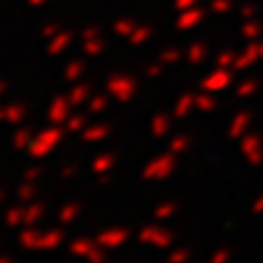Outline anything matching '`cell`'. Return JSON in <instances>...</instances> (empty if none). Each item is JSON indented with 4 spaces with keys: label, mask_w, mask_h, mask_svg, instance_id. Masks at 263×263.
Wrapping results in <instances>:
<instances>
[{
    "label": "cell",
    "mask_w": 263,
    "mask_h": 263,
    "mask_svg": "<svg viewBox=\"0 0 263 263\" xmlns=\"http://www.w3.org/2000/svg\"><path fill=\"white\" fill-rule=\"evenodd\" d=\"M203 19V12H189V14H184V16H179V28H194L198 21Z\"/></svg>",
    "instance_id": "34"
},
{
    "label": "cell",
    "mask_w": 263,
    "mask_h": 263,
    "mask_svg": "<svg viewBox=\"0 0 263 263\" xmlns=\"http://www.w3.org/2000/svg\"><path fill=\"white\" fill-rule=\"evenodd\" d=\"M26 119V107L21 103H5L0 105V124L19 126Z\"/></svg>",
    "instance_id": "12"
},
{
    "label": "cell",
    "mask_w": 263,
    "mask_h": 263,
    "mask_svg": "<svg viewBox=\"0 0 263 263\" xmlns=\"http://www.w3.org/2000/svg\"><path fill=\"white\" fill-rule=\"evenodd\" d=\"M163 68H165V65L161 63V61H156L154 65H149V68H147V77H149V80H156V77H161Z\"/></svg>",
    "instance_id": "42"
},
{
    "label": "cell",
    "mask_w": 263,
    "mask_h": 263,
    "mask_svg": "<svg viewBox=\"0 0 263 263\" xmlns=\"http://www.w3.org/2000/svg\"><path fill=\"white\" fill-rule=\"evenodd\" d=\"M117 165V154L112 152H105V154H98L93 161H91V173L103 177V175H109Z\"/></svg>",
    "instance_id": "15"
},
{
    "label": "cell",
    "mask_w": 263,
    "mask_h": 263,
    "mask_svg": "<svg viewBox=\"0 0 263 263\" xmlns=\"http://www.w3.org/2000/svg\"><path fill=\"white\" fill-rule=\"evenodd\" d=\"M84 70H86V65H84V61H82V59L70 61V63L65 65V70H63L65 82H77L82 74H84Z\"/></svg>",
    "instance_id": "25"
},
{
    "label": "cell",
    "mask_w": 263,
    "mask_h": 263,
    "mask_svg": "<svg viewBox=\"0 0 263 263\" xmlns=\"http://www.w3.org/2000/svg\"><path fill=\"white\" fill-rule=\"evenodd\" d=\"M196 109V96L194 93H184L175 100V107H173V117L175 119H186Z\"/></svg>",
    "instance_id": "16"
},
{
    "label": "cell",
    "mask_w": 263,
    "mask_h": 263,
    "mask_svg": "<svg viewBox=\"0 0 263 263\" xmlns=\"http://www.w3.org/2000/svg\"><path fill=\"white\" fill-rule=\"evenodd\" d=\"M175 168H177V156L173 152H165V154L154 156L149 163H144L142 179L144 182H163L175 173Z\"/></svg>",
    "instance_id": "3"
},
{
    "label": "cell",
    "mask_w": 263,
    "mask_h": 263,
    "mask_svg": "<svg viewBox=\"0 0 263 263\" xmlns=\"http://www.w3.org/2000/svg\"><path fill=\"white\" fill-rule=\"evenodd\" d=\"M91 96H93V89H91V84H86V82H77V84L70 89L68 98H70V103H72V107H80V105L89 103Z\"/></svg>",
    "instance_id": "18"
},
{
    "label": "cell",
    "mask_w": 263,
    "mask_h": 263,
    "mask_svg": "<svg viewBox=\"0 0 263 263\" xmlns=\"http://www.w3.org/2000/svg\"><path fill=\"white\" fill-rule=\"evenodd\" d=\"M115 30H117L119 35H130L135 28H133V24H128V21H119V24L115 26Z\"/></svg>",
    "instance_id": "43"
},
{
    "label": "cell",
    "mask_w": 263,
    "mask_h": 263,
    "mask_svg": "<svg viewBox=\"0 0 263 263\" xmlns=\"http://www.w3.org/2000/svg\"><path fill=\"white\" fill-rule=\"evenodd\" d=\"M70 42H72V35H70V33H59V37H56V40L49 45V54L56 56V54H61V51H65Z\"/></svg>",
    "instance_id": "33"
},
{
    "label": "cell",
    "mask_w": 263,
    "mask_h": 263,
    "mask_svg": "<svg viewBox=\"0 0 263 263\" xmlns=\"http://www.w3.org/2000/svg\"><path fill=\"white\" fill-rule=\"evenodd\" d=\"M65 242L63 229H47L40 231L37 226H24L19 233V245L24 249H35V252H51L59 249Z\"/></svg>",
    "instance_id": "1"
},
{
    "label": "cell",
    "mask_w": 263,
    "mask_h": 263,
    "mask_svg": "<svg viewBox=\"0 0 263 263\" xmlns=\"http://www.w3.org/2000/svg\"><path fill=\"white\" fill-rule=\"evenodd\" d=\"M252 214H263V194L252 203Z\"/></svg>",
    "instance_id": "45"
},
{
    "label": "cell",
    "mask_w": 263,
    "mask_h": 263,
    "mask_svg": "<svg viewBox=\"0 0 263 263\" xmlns=\"http://www.w3.org/2000/svg\"><path fill=\"white\" fill-rule=\"evenodd\" d=\"M77 173H80V165H77V163H68V165H63V168H61V177H63V179H72Z\"/></svg>",
    "instance_id": "41"
},
{
    "label": "cell",
    "mask_w": 263,
    "mask_h": 263,
    "mask_svg": "<svg viewBox=\"0 0 263 263\" xmlns=\"http://www.w3.org/2000/svg\"><path fill=\"white\" fill-rule=\"evenodd\" d=\"M149 35H152V30H149L147 26H142V28H135L133 33H130V45H144V40H147Z\"/></svg>",
    "instance_id": "37"
},
{
    "label": "cell",
    "mask_w": 263,
    "mask_h": 263,
    "mask_svg": "<svg viewBox=\"0 0 263 263\" xmlns=\"http://www.w3.org/2000/svg\"><path fill=\"white\" fill-rule=\"evenodd\" d=\"M70 254L72 256L86 258L89 263H105V249L91 238H77L70 242Z\"/></svg>",
    "instance_id": "6"
},
{
    "label": "cell",
    "mask_w": 263,
    "mask_h": 263,
    "mask_svg": "<svg viewBox=\"0 0 263 263\" xmlns=\"http://www.w3.org/2000/svg\"><path fill=\"white\" fill-rule=\"evenodd\" d=\"M231 261V249L229 247H219L217 252L212 254V258H210V263H229Z\"/></svg>",
    "instance_id": "38"
},
{
    "label": "cell",
    "mask_w": 263,
    "mask_h": 263,
    "mask_svg": "<svg viewBox=\"0 0 263 263\" xmlns=\"http://www.w3.org/2000/svg\"><path fill=\"white\" fill-rule=\"evenodd\" d=\"M130 240V231L124 226H117V229H105L96 235V242L107 252V249H121L126 242Z\"/></svg>",
    "instance_id": "8"
},
{
    "label": "cell",
    "mask_w": 263,
    "mask_h": 263,
    "mask_svg": "<svg viewBox=\"0 0 263 263\" xmlns=\"http://www.w3.org/2000/svg\"><path fill=\"white\" fill-rule=\"evenodd\" d=\"M0 263H12V261H10L7 256H0Z\"/></svg>",
    "instance_id": "47"
},
{
    "label": "cell",
    "mask_w": 263,
    "mask_h": 263,
    "mask_svg": "<svg viewBox=\"0 0 263 263\" xmlns=\"http://www.w3.org/2000/svg\"><path fill=\"white\" fill-rule=\"evenodd\" d=\"M175 214H177V203H173V200L159 203L154 208V219H156V221H165V219L175 217Z\"/></svg>",
    "instance_id": "26"
},
{
    "label": "cell",
    "mask_w": 263,
    "mask_h": 263,
    "mask_svg": "<svg viewBox=\"0 0 263 263\" xmlns=\"http://www.w3.org/2000/svg\"><path fill=\"white\" fill-rule=\"evenodd\" d=\"M109 133H112V126L105 124V121H98V124H89L80 135H82L84 142L93 144V142H103V140H107Z\"/></svg>",
    "instance_id": "14"
},
{
    "label": "cell",
    "mask_w": 263,
    "mask_h": 263,
    "mask_svg": "<svg viewBox=\"0 0 263 263\" xmlns=\"http://www.w3.org/2000/svg\"><path fill=\"white\" fill-rule=\"evenodd\" d=\"M82 214V205L80 203H65L63 208H59L56 219H59L61 226H70L72 221H77V217Z\"/></svg>",
    "instance_id": "19"
},
{
    "label": "cell",
    "mask_w": 263,
    "mask_h": 263,
    "mask_svg": "<svg viewBox=\"0 0 263 263\" xmlns=\"http://www.w3.org/2000/svg\"><path fill=\"white\" fill-rule=\"evenodd\" d=\"M217 107V98H214V93H210V91H203V93L196 96V109L198 112H212V109Z\"/></svg>",
    "instance_id": "28"
},
{
    "label": "cell",
    "mask_w": 263,
    "mask_h": 263,
    "mask_svg": "<svg viewBox=\"0 0 263 263\" xmlns=\"http://www.w3.org/2000/svg\"><path fill=\"white\" fill-rule=\"evenodd\" d=\"M191 256H194V252L189 247H175L168 254V263H189Z\"/></svg>",
    "instance_id": "32"
},
{
    "label": "cell",
    "mask_w": 263,
    "mask_h": 263,
    "mask_svg": "<svg viewBox=\"0 0 263 263\" xmlns=\"http://www.w3.org/2000/svg\"><path fill=\"white\" fill-rule=\"evenodd\" d=\"M65 128L61 124H51L47 126L45 130H40L37 135H33V142H30V147L26 149L30 154V159L40 161V159H47V156H51L59 149V144L63 142L65 138Z\"/></svg>",
    "instance_id": "2"
},
{
    "label": "cell",
    "mask_w": 263,
    "mask_h": 263,
    "mask_svg": "<svg viewBox=\"0 0 263 263\" xmlns=\"http://www.w3.org/2000/svg\"><path fill=\"white\" fill-rule=\"evenodd\" d=\"M42 175H45V170L40 165H33L24 173V182H37V179H42Z\"/></svg>",
    "instance_id": "39"
},
{
    "label": "cell",
    "mask_w": 263,
    "mask_h": 263,
    "mask_svg": "<svg viewBox=\"0 0 263 263\" xmlns=\"http://www.w3.org/2000/svg\"><path fill=\"white\" fill-rule=\"evenodd\" d=\"M233 84V72L226 68H219L214 72H210L208 77H203V82H200V89L203 91H210V93H219V91H226L229 86Z\"/></svg>",
    "instance_id": "9"
},
{
    "label": "cell",
    "mask_w": 263,
    "mask_h": 263,
    "mask_svg": "<svg viewBox=\"0 0 263 263\" xmlns=\"http://www.w3.org/2000/svg\"><path fill=\"white\" fill-rule=\"evenodd\" d=\"M26 208V214H24V226H37L42 221L47 212V205L45 203H37V200H30V203L24 205Z\"/></svg>",
    "instance_id": "17"
},
{
    "label": "cell",
    "mask_w": 263,
    "mask_h": 263,
    "mask_svg": "<svg viewBox=\"0 0 263 263\" xmlns=\"http://www.w3.org/2000/svg\"><path fill=\"white\" fill-rule=\"evenodd\" d=\"M138 242L147 245L152 249H170L175 242V233L154 223V226H144V229L138 231Z\"/></svg>",
    "instance_id": "4"
},
{
    "label": "cell",
    "mask_w": 263,
    "mask_h": 263,
    "mask_svg": "<svg viewBox=\"0 0 263 263\" xmlns=\"http://www.w3.org/2000/svg\"><path fill=\"white\" fill-rule=\"evenodd\" d=\"M173 119L175 117L163 115V112L152 117V121H149V133H152V138H156V140L168 138L170 130H173Z\"/></svg>",
    "instance_id": "13"
},
{
    "label": "cell",
    "mask_w": 263,
    "mask_h": 263,
    "mask_svg": "<svg viewBox=\"0 0 263 263\" xmlns=\"http://www.w3.org/2000/svg\"><path fill=\"white\" fill-rule=\"evenodd\" d=\"M5 89H7V84L3 80H0V98H3V93H5Z\"/></svg>",
    "instance_id": "46"
},
{
    "label": "cell",
    "mask_w": 263,
    "mask_h": 263,
    "mask_svg": "<svg viewBox=\"0 0 263 263\" xmlns=\"http://www.w3.org/2000/svg\"><path fill=\"white\" fill-rule=\"evenodd\" d=\"M107 93L117 103H130L138 93V82L130 74H112L107 80Z\"/></svg>",
    "instance_id": "5"
},
{
    "label": "cell",
    "mask_w": 263,
    "mask_h": 263,
    "mask_svg": "<svg viewBox=\"0 0 263 263\" xmlns=\"http://www.w3.org/2000/svg\"><path fill=\"white\" fill-rule=\"evenodd\" d=\"M89 115H100V112H105L109 105V93H96L89 98Z\"/></svg>",
    "instance_id": "27"
},
{
    "label": "cell",
    "mask_w": 263,
    "mask_h": 263,
    "mask_svg": "<svg viewBox=\"0 0 263 263\" xmlns=\"http://www.w3.org/2000/svg\"><path fill=\"white\" fill-rule=\"evenodd\" d=\"M256 59H261L258 45H249V47H247V51H245V54H240L238 59H235L233 68H235V70H245V68H249V65L256 63Z\"/></svg>",
    "instance_id": "21"
},
{
    "label": "cell",
    "mask_w": 263,
    "mask_h": 263,
    "mask_svg": "<svg viewBox=\"0 0 263 263\" xmlns=\"http://www.w3.org/2000/svg\"><path fill=\"white\" fill-rule=\"evenodd\" d=\"M242 33H245V37H256V35L261 33V26H258V24H249V26H245Z\"/></svg>",
    "instance_id": "44"
},
{
    "label": "cell",
    "mask_w": 263,
    "mask_h": 263,
    "mask_svg": "<svg viewBox=\"0 0 263 263\" xmlns=\"http://www.w3.org/2000/svg\"><path fill=\"white\" fill-rule=\"evenodd\" d=\"M30 142H33V130L28 128H16L14 135H12V147L16 152H26L30 147Z\"/></svg>",
    "instance_id": "24"
},
{
    "label": "cell",
    "mask_w": 263,
    "mask_h": 263,
    "mask_svg": "<svg viewBox=\"0 0 263 263\" xmlns=\"http://www.w3.org/2000/svg\"><path fill=\"white\" fill-rule=\"evenodd\" d=\"M235 59H238V56H235L233 51H223V54L217 56V65L219 68H229V65L235 63Z\"/></svg>",
    "instance_id": "40"
},
{
    "label": "cell",
    "mask_w": 263,
    "mask_h": 263,
    "mask_svg": "<svg viewBox=\"0 0 263 263\" xmlns=\"http://www.w3.org/2000/svg\"><path fill=\"white\" fill-rule=\"evenodd\" d=\"M72 103H70L68 93L65 96H56L54 100L49 103V107H47V119H49V124H61L63 126L65 121H68V117L72 115Z\"/></svg>",
    "instance_id": "10"
},
{
    "label": "cell",
    "mask_w": 263,
    "mask_h": 263,
    "mask_svg": "<svg viewBox=\"0 0 263 263\" xmlns=\"http://www.w3.org/2000/svg\"><path fill=\"white\" fill-rule=\"evenodd\" d=\"M86 126H89V117L86 115H70L68 121L63 124V128L68 135H77V133H82Z\"/></svg>",
    "instance_id": "22"
},
{
    "label": "cell",
    "mask_w": 263,
    "mask_h": 263,
    "mask_svg": "<svg viewBox=\"0 0 263 263\" xmlns=\"http://www.w3.org/2000/svg\"><path fill=\"white\" fill-rule=\"evenodd\" d=\"M191 144H194V140H191V135H186V133H179V135H175V138H170V144H168V152H173L175 156H182V154H186L191 149Z\"/></svg>",
    "instance_id": "20"
},
{
    "label": "cell",
    "mask_w": 263,
    "mask_h": 263,
    "mask_svg": "<svg viewBox=\"0 0 263 263\" xmlns=\"http://www.w3.org/2000/svg\"><path fill=\"white\" fill-rule=\"evenodd\" d=\"M258 86H261L258 80H245L235 86V96H238V98H252V96L258 91Z\"/></svg>",
    "instance_id": "30"
},
{
    "label": "cell",
    "mask_w": 263,
    "mask_h": 263,
    "mask_svg": "<svg viewBox=\"0 0 263 263\" xmlns=\"http://www.w3.org/2000/svg\"><path fill=\"white\" fill-rule=\"evenodd\" d=\"M35 194H37V182H24V179H21L19 189H16V198H19L21 203H30V200L35 198Z\"/></svg>",
    "instance_id": "29"
},
{
    "label": "cell",
    "mask_w": 263,
    "mask_h": 263,
    "mask_svg": "<svg viewBox=\"0 0 263 263\" xmlns=\"http://www.w3.org/2000/svg\"><path fill=\"white\" fill-rule=\"evenodd\" d=\"M240 154L245 156L249 165H261L263 163V138L258 133H247L240 138Z\"/></svg>",
    "instance_id": "7"
},
{
    "label": "cell",
    "mask_w": 263,
    "mask_h": 263,
    "mask_svg": "<svg viewBox=\"0 0 263 263\" xmlns=\"http://www.w3.org/2000/svg\"><path fill=\"white\" fill-rule=\"evenodd\" d=\"M258 51H261V59H263V45H258Z\"/></svg>",
    "instance_id": "48"
},
{
    "label": "cell",
    "mask_w": 263,
    "mask_h": 263,
    "mask_svg": "<svg viewBox=\"0 0 263 263\" xmlns=\"http://www.w3.org/2000/svg\"><path fill=\"white\" fill-rule=\"evenodd\" d=\"M205 56H208V47L203 45V42H196V45L189 47V51H186V59H189L191 65H198L205 61Z\"/></svg>",
    "instance_id": "31"
},
{
    "label": "cell",
    "mask_w": 263,
    "mask_h": 263,
    "mask_svg": "<svg viewBox=\"0 0 263 263\" xmlns=\"http://www.w3.org/2000/svg\"><path fill=\"white\" fill-rule=\"evenodd\" d=\"M179 59H182V54H179L177 49H165V51H161L159 54V61L163 65H175Z\"/></svg>",
    "instance_id": "36"
},
{
    "label": "cell",
    "mask_w": 263,
    "mask_h": 263,
    "mask_svg": "<svg viewBox=\"0 0 263 263\" xmlns=\"http://www.w3.org/2000/svg\"><path fill=\"white\" fill-rule=\"evenodd\" d=\"M103 49H105V42L103 40H84V54L86 56H98V54H103Z\"/></svg>",
    "instance_id": "35"
},
{
    "label": "cell",
    "mask_w": 263,
    "mask_h": 263,
    "mask_svg": "<svg viewBox=\"0 0 263 263\" xmlns=\"http://www.w3.org/2000/svg\"><path fill=\"white\" fill-rule=\"evenodd\" d=\"M249 126H252V112L245 109V112H238V115L231 119L229 128H226V135H229V140H240L249 133Z\"/></svg>",
    "instance_id": "11"
},
{
    "label": "cell",
    "mask_w": 263,
    "mask_h": 263,
    "mask_svg": "<svg viewBox=\"0 0 263 263\" xmlns=\"http://www.w3.org/2000/svg\"><path fill=\"white\" fill-rule=\"evenodd\" d=\"M3 198H5V194H3V191H0V203H3Z\"/></svg>",
    "instance_id": "49"
},
{
    "label": "cell",
    "mask_w": 263,
    "mask_h": 263,
    "mask_svg": "<svg viewBox=\"0 0 263 263\" xmlns=\"http://www.w3.org/2000/svg\"><path fill=\"white\" fill-rule=\"evenodd\" d=\"M24 214H26V208L24 205H14L5 212V226L10 229H24Z\"/></svg>",
    "instance_id": "23"
}]
</instances>
